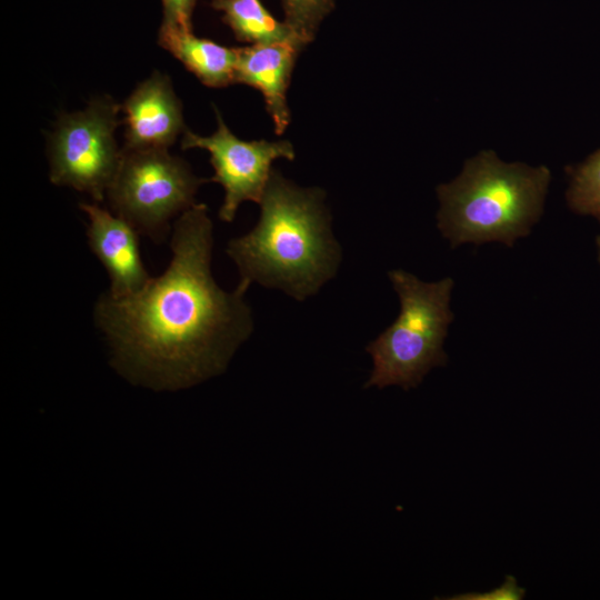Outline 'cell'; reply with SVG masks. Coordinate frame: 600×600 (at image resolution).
<instances>
[{
  "label": "cell",
  "mask_w": 600,
  "mask_h": 600,
  "mask_svg": "<svg viewBox=\"0 0 600 600\" xmlns=\"http://www.w3.org/2000/svg\"><path fill=\"white\" fill-rule=\"evenodd\" d=\"M212 247L208 207L194 202L174 222L167 270L131 294L106 291L97 300L94 322L128 381L157 391L193 387L224 372L252 333L250 284L221 289L211 272Z\"/></svg>",
  "instance_id": "1"
},
{
  "label": "cell",
  "mask_w": 600,
  "mask_h": 600,
  "mask_svg": "<svg viewBox=\"0 0 600 600\" xmlns=\"http://www.w3.org/2000/svg\"><path fill=\"white\" fill-rule=\"evenodd\" d=\"M324 199L322 189L301 188L272 170L258 223L227 244L240 281L304 301L334 278L342 249L332 234Z\"/></svg>",
  "instance_id": "2"
},
{
  "label": "cell",
  "mask_w": 600,
  "mask_h": 600,
  "mask_svg": "<svg viewBox=\"0 0 600 600\" xmlns=\"http://www.w3.org/2000/svg\"><path fill=\"white\" fill-rule=\"evenodd\" d=\"M551 171L546 166L503 162L483 150L461 173L437 187V227L451 248L501 242L513 247L543 213Z\"/></svg>",
  "instance_id": "3"
},
{
  "label": "cell",
  "mask_w": 600,
  "mask_h": 600,
  "mask_svg": "<svg viewBox=\"0 0 600 600\" xmlns=\"http://www.w3.org/2000/svg\"><path fill=\"white\" fill-rule=\"evenodd\" d=\"M400 301L397 319L366 351L373 368L363 388L383 389L399 386L417 388L436 367H444L448 356L443 349L454 314L450 308L452 278L426 282L402 269L388 272Z\"/></svg>",
  "instance_id": "4"
},
{
  "label": "cell",
  "mask_w": 600,
  "mask_h": 600,
  "mask_svg": "<svg viewBox=\"0 0 600 600\" xmlns=\"http://www.w3.org/2000/svg\"><path fill=\"white\" fill-rule=\"evenodd\" d=\"M204 179L168 149H124L108 198L112 212L156 242L166 239L169 221L194 203Z\"/></svg>",
  "instance_id": "5"
},
{
  "label": "cell",
  "mask_w": 600,
  "mask_h": 600,
  "mask_svg": "<svg viewBox=\"0 0 600 600\" xmlns=\"http://www.w3.org/2000/svg\"><path fill=\"white\" fill-rule=\"evenodd\" d=\"M120 110L111 97L98 96L84 109L60 116L48 140L53 184L88 193L97 202L106 198L122 157L116 140Z\"/></svg>",
  "instance_id": "6"
},
{
  "label": "cell",
  "mask_w": 600,
  "mask_h": 600,
  "mask_svg": "<svg viewBox=\"0 0 600 600\" xmlns=\"http://www.w3.org/2000/svg\"><path fill=\"white\" fill-rule=\"evenodd\" d=\"M217 129L210 136H200L186 129L181 148L203 149L210 153L214 174L211 181L224 190L219 210L223 222H232L244 201L259 203L278 159L293 160L294 149L288 140H242L234 136L216 108Z\"/></svg>",
  "instance_id": "7"
},
{
  "label": "cell",
  "mask_w": 600,
  "mask_h": 600,
  "mask_svg": "<svg viewBox=\"0 0 600 600\" xmlns=\"http://www.w3.org/2000/svg\"><path fill=\"white\" fill-rule=\"evenodd\" d=\"M124 149H169L182 136V104L171 79L154 71L121 104Z\"/></svg>",
  "instance_id": "8"
},
{
  "label": "cell",
  "mask_w": 600,
  "mask_h": 600,
  "mask_svg": "<svg viewBox=\"0 0 600 600\" xmlns=\"http://www.w3.org/2000/svg\"><path fill=\"white\" fill-rule=\"evenodd\" d=\"M88 216V243L106 268L114 297L131 294L151 279L141 260L137 229L97 203H80Z\"/></svg>",
  "instance_id": "9"
},
{
  "label": "cell",
  "mask_w": 600,
  "mask_h": 600,
  "mask_svg": "<svg viewBox=\"0 0 600 600\" xmlns=\"http://www.w3.org/2000/svg\"><path fill=\"white\" fill-rule=\"evenodd\" d=\"M303 48L297 39L237 48L236 82L250 86L262 94L278 134L283 133L290 123L287 90Z\"/></svg>",
  "instance_id": "10"
},
{
  "label": "cell",
  "mask_w": 600,
  "mask_h": 600,
  "mask_svg": "<svg viewBox=\"0 0 600 600\" xmlns=\"http://www.w3.org/2000/svg\"><path fill=\"white\" fill-rule=\"evenodd\" d=\"M158 43L204 86L221 88L236 82L237 48L200 38L192 30L163 23L159 29Z\"/></svg>",
  "instance_id": "11"
},
{
  "label": "cell",
  "mask_w": 600,
  "mask_h": 600,
  "mask_svg": "<svg viewBox=\"0 0 600 600\" xmlns=\"http://www.w3.org/2000/svg\"><path fill=\"white\" fill-rule=\"evenodd\" d=\"M210 4L222 13L223 22L240 41L260 44L297 39L288 24L276 19L260 0H210Z\"/></svg>",
  "instance_id": "12"
},
{
  "label": "cell",
  "mask_w": 600,
  "mask_h": 600,
  "mask_svg": "<svg viewBox=\"0 0 600 600\" xmlns=\"http://www.w3.org/2000/svg\"><path fill=\"white\" fill-rule=\"evenodd\" d=\"M566 172L569 176L566 191L569 209L600 222V149L581 163L566 167Z\"/></svg>",
  "instance_id": "13"
},
{
  "label": "cell",
  "mask_w": 600,
  "mask_h": 600,
  "mask_svg": "<svg viewBox=\"0 0 600 600\" xmlns=\"http://www.w3.org/2000/svg\"><path fill=\"white\" fill-rule=\"evenodd\" d=\"M284 19L304 46L311 42L323 20L334 9L336 0H280Z\"/></svg>",
  "instance_id": "14"
},
{
  "label": "cell",
  "mask_w": 600,
  "mask_h": 600,
  "mask_svg": "<svg viewBox=\"0 0 600 600\" xmlns=\"http://www.w3.org/2000/svg\"><path fill=\"white\" fill-rule=\"evenodd\" d=\"M526 590L517 583V579L512 576H507L503 583L487 592H467L446 597L450 600H521L524 598Z\"/></svg>",
  "instance_id": "15"
},
{
  "label": "cell",
  "mask_w": 600,
  "mask_h": 600,
  "mask_svg": "<svg viewBox=\"0 0 600 600\" xmlns=\"http://www.w3.org/2000/svg\"><path fill=\"white\" fill-rule=\"evenodd\" d=\"M197 0H162L163 24L192 30V13Z\"/></svg>",
  "instance_id": "16"
},
{
  "label": "cell",
  "mask_w": 600,
  "mask_h": 600,
  "mask_svg": "<svg viewBox=\"0 0 600 600\" xmlns=\"http://www.w3.org/2000/svg\"><path fill=\"white\" fill-rule=\"evenodd\" d=\"M596 244H597L598 262L600 264V234L596 238Z\"/></svg>",
  "instance_id": "17"
}]
</instances>
